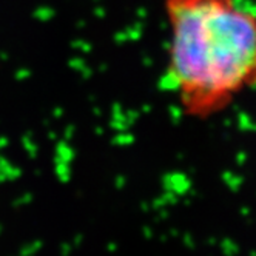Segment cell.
I'll list each match as a JSON object with an SVG mask.
<instances>
[{"label": "cell", "instance_id": "obj_3", "mask_svg": "<svg viewBox=\"0 0 256 256\" xmlns=\"http://www.w3.org/2000/svg\"><path fill=\"white\" fill-rule=\"evenodd\" d=\"M56 173L62 182L70 180V166L66 162H56Z\"/></svg>", "mask_w": 256, "mask_h": 256}, {"label": "cell", "instance_id": "obj_12", "mask_svg": "<svg viewBox=\"0 0 256 256\" xmlns=\"http://www.w3.org/2000/svg\"><path fill=\"white\" fill-rule=\"evenodd\" d=\"M62 108H56V110H54V116H56V118H59V116H62Z\"/></svg>", "mask_w": 256, "mask_h": 256}, {"label": "cell", "instance_id": "obj_7", "mask_svg": "<svg viewBox=\"0 0 256 256\" xmlns=\"http://www.w3.org/2000/svg\"><path fill=\"white\" fill-rule=\"evenodd\" d=\"M70 66L72 68V70H76V71H82L84 68H85V62H84V59H72L71 62H70Z\"/></svg>", "mask_w": 256, "mask_h": 256}, {"label": "cell", "instance_id": "obj_8", "mask_svg": "<svg viewBox=\"0 0 256 256\" xmlns=\"http://www.w3.org/2000/svg\"><path fill=\"white\" fill-rule=\"evenodd\" d=\"M72 45H74V48H78V50H80L84 52H88L91 50V45L88 42H84V40H78V42H74Z\"/></svg>", "mask_w": 256, "mask_h": 256}, {"label": "cell", "instance_id": "obj_6", "mask_svg": "<svg viewBox=\"0 0 256 256\" xmlns=\"http://www.w3.org/2000/svg\"><path fill=\"white\" fill-rule=\"evenodd\" d=\"M42 247V242H34L32 246H26L25 248H22V254H31L36 253L39 248Z\"/></svg>", "mask_w": 256, "mask_h": 256}, {"label": "cell", "instance_id": "obj_14", "mask_svg": "<svg viewBox=\"0 0 256 256\" xmlns=\"http://www.w3.org/2000/svg\"><path fill=\"white\" fill-rule=\"evenodd\" d=\"M62 253H70V246H64L62 247Z\"/></svg>", "mask_w": 256, "mask_h": 256}, {"label": "cell", "instance_id": "obj_2", "mask_svg": "<svg viewBox=\"0 0 256 256\" xmlns=\"http://www.w3.org/2000/svg\"><path fill=\"white\" fill-rule=\"evenodd\" d=\"M74 158V152L70 147L68 144H59L58 148H56V162H66L70 164L71 159Z\"/></svg>", "mask_w": 256, "mask_h": 256}, {"label": "cell", "instance_id": "obj_10", "mask_svg": "<svg viewBox=\"0 0 256 256\" xmlns=\"http://www.w3.org/2000/svg\"><path fill=\"white\" fill-rule=\"evenodd\" d=\"M30 200H31V196L26 193L22 199H17L16 200V202H14V206H22V204H26V202H30Z\"/></svg>", "mask_w": 256, "mask_h": 256}, {"label": "cell", "instance_id": "obj_9", "mask_svg": "<svg viewBox=\"0 0 256 256\" xmlns=\"http://www.w3.org/2000/svg\"><path fill=\"white\" fill-rule=\"evenodd\" d=\"M30 78V70H20L19 72H16V79L17 80H24Z\"/></svg>", "mask_w": 256, "mask_h": 256}, {"label": "cell", "instance_id": "obj_13", "mask_svg": "<svg viewBox=\"0 0 256 256\" xmlns=\"http://www.w3.org/2000/svg\"><path fill=\"white\" fill-rule=\"evenodd\" d=\"M6 144H8V140H6V139H4V138H0V148H4V147H6Z\"/></svg>", "mask_w": 256, "mask_h": 256}, {"label": "cell", "instance_id": "obj_4", "mask_svg": "<svg viewBox=\"0 0 256 256\" xmlns=\"http://www.w3.org/2000/svg\"><path fill=\"white\" fill-rule=\"evenodd\" d=\"M34 16H36V19H39L42 22H48L50 19H52L54 11L51 8H39V10H36Z\"/></svg>", "mask_w": 256, "mask_h": 256}, {"label": "cell", "instance_id": "obj_11", "mask_svg": "<svg viewBox=\"0 0 256 256\" xmlns=\"http://www.w3.org/2000/svg\"><path fill=\"white\" fill-rule=\"evenodd\" d=\"M72 133H74V126L70 125V126L66 128V132H65V138H66V139L72 138Z\"/></svg>", "mask_w": 256, "mask_h": 256}, {"label": "cell", "instance_id": "obj_5", "mask_svg": "<svg viewBox=\"0 0 256 256\" xmlns=\"http://www.w3.org/2000/svg\"><path fill=\"white\" fill-rule=\"evenodd\" d=\"M24 147H25V150L28 152V154L31 158H34L36 153H38V147H36V144L30 139V136L28 138H24Z\"/></svg>", "mask_w": 256, "mask_h": 256}, {"label": "cell", "instance_id": "obj_1", "mask_svg": "<svg viewBox=\"0 0 256 256\" xmlns=\"http://www.w3.org/2000/svg\"><path fill=\"white\" fill-rule=\"evenodd\" d=\"M168 79L182 110L207 119L256 85V16L234 0H167Z\"/></svg>", "mask_w": 256, "mask_h": 256}]
</instances>
